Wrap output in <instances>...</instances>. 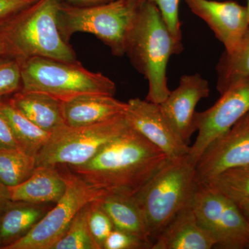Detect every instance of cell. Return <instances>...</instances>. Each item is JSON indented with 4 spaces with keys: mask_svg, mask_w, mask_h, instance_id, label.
<instances>
[{
    "mask_svg": "<svg viewBox=\"0 0 249 249\" xmlns=\"http://www.w3.org/2000/svg\"><path fill=\"white\" fill-rule=\"evenodd\" d=\"M168 160L158 147L129 127L89 161L70 168L93 186L134 196Z\"/></svg>",
    "mask_w": 249,
    "mask_h": 249,
    "instance_id": "cell-1",
    "label": "cell"
},
{
    "mask_svg": "<svg viewBox=\"0 0 249 249\" xmlns=\"http://www.w3.org/2000/svg\"><path fill=\"white\" fill-rule=\"evenodd\" d=\"M127 109V103L101 93H84L62 101L64 120L71 127L105 122L124 115Z\"/></svg>",
    "mask_w": 249,
    "mask_h": 249,
    "instance_id": "cell-15",
    "label": "cell"
},
{
    "mask_svg": "<svg viewBox=\"0 0 249 249\" xmlns=\"http://www.w3.org/2000/svg\"><path fill=\"white\" fill-rule=\"evenodd\" d=\"M157 6L170 34L178 42L182 43V33L179 20L181 0H147Z\"/></svg>",
    "mask_w": 249,
    "mask_h": 249,
    "instance_id": "cell-28",
    "label": "cell"
},
{
    "mask_svg": "<svg viewBox=\"0 0 249 249\" xmlns=\"http://www.w3.org/2000/svg\"><path fill=\"white\" fill-rule=\"evenodd\" d=\"M126 119L134 130L175 160L188 155L190 146L178 137L160 110V105L141 98L127 102Z\"/></svg>",
    "mask_w": 249,
    "mask_h": 249,
    "instance_id": "cell-12",
    "label": "cell"
},
{
    "mask_svg": "<svg viewBox=\"0 0 249 249\" xmlns=\"http://www.w3.org/2000/svg\"><path fill=\"white\" fill-rule=\"evenodd\" d=\"M129 127L124 114L85 127L64 126L52 134L48 142L36 156V166L85 164Z\"/></svg>",
    "mask_w": 249,
    "mask_h": 249,
    "instance_id": "cell-7",
    "label": "cell"
},
{
    "mask_svg": "<svg viewBox=\"0 0 249 249\" xmlns=\"http://www.w3.org/2000/svg\"><path fill=\"white\" fill-rule=\"evenodd\" d=\"M98 201L115 229L129 232L153 245L145 217L134 196L109 193Z\"/></svg>",
    "mask_w": 249,
    "mask_h": 249,
    "instance_id": "cell-19",
    "label": "cell"
},
{
    "mask_svg": "<svg viewBox=\"0 0 249 249\" xmlns=\"http://www.w3.org/2000/svg\"><path fill=\"white\" fill-rule=\"evenodd\" d=\"M45 212L41 204L10 201L0 213V249H4L24 237Z\"/></svg>",
    "mask_w": 249,
    "mask_h": 249,
    "instance_id": "cell-20",
    "label": "cell"
},
{
    "mask_svg": "<svg viewBox=\"0 0 249 249\" xmlns=\"http://www.w3.org/2000/svg\"><path fill=\"white\" fill-rule=\"evenodd\" d=\"M9 103L36 125L50 133L66 125L62 101L48 93L20 89L14 93Z\"/></svg>",
    "mask_w": 249,
    "mask_h": 249,
    "instance_id": "cell-18",
    "label": "cell"
},
{
    "mask_svg": "<svg viewBox=\"0 0 249 249\" xmlns=\"http://www.w3.org/2000/svg\"><path fill=\"white\" fill-rule=\"evenodd\" d=\"M247 164L249 112L206 147L196 165V183H207L225 170Z\"/></svg>",
    "mask_w": 249,
    "mask_h": 249,
    "instance_id": "cell-11",
    "label": "cell"
},
{
    "mask_svg": "<svg viewBox=\"0 0 249 249\" xmlns=\"http://www.w3.org/2000/svg\"><path fill=\"white\" fill-rule=\"evenodd\" d=\"M0 150H20L9 123L0 110Z\"/></svg>",
    "mask_w": 249,
    "mask_h": 249,
    "instance_id": "cell-31",
    "label": "cell"
},
{
    "mask_svg": "<svg viewBox=\"0 0 249 249\" xmlns=\"http://www.w3.org/2000/svg\"><path fill=\"white\" fill-rule=\"evenodd\" d=\"M64 1L76 5H93L102 4L112 0H64Z\"/></svg>",
    "mask_w": 249,
    "mask_h": 249,
    "instance_id": "cell-33",
    "label": "cell"
},
{
    "mask_svg": "<svg viewBox=\"0 0 249 249\" xmlns=\"http://www.w3.org/2000/svg\"><path fill=\"white\" fill-rule=\"evenodd\" d=\"M89 204L77 213L65 235L52 249H99L89 229Z\"/></svg>",
    "mask_w": 249,
    "mask_h": 249,
    "instance_id": "cell-25",
    "label": "cell"
},
{
    "mask_svg": "<svg viewBox=\"0 0 249 249\" xmlns=\"http://www.w3.org/2000/svg\"><path fill=\"white\" fill-rule=\"evenodd\" d=\"M98 200L90 203L89 224L95 242L99 249H103L106 239L115 228Z\"/></svg>",
    "mask_w": 249,
    "mask_h": 249,
    "instance_id": "cell-26",
    "label": "cell"
},
{
    "mask_svg": "<svg viewBox=\"0 0 249 249\" xmlns=\"http://www.w3.org/2000/svg\"><path fill=\"white\" fill-rule=\"evenodd\" d=\"M209 93V82L199 73L183 75L178 88L170 91L168 97L159 104L175 133L187 145L196 132L194 119L196 105Z\"/></svg>",
    "mask_w": 249,
    "mask_h": 249,
    "instance_id": "cell-14",
    "label": "cell"
},
{
    "mask_svg": "<svg viewBox=\"0 0 249 249\" xmlns=\"http://www.w3.org/2000/svg\"><path fill=\"white\" fill-rule=\"evenodd\" d=\"M142 0H112L102 4L76 5L60 0L59 31L68 42L76 33L93 34L113 55L125 54L127 38Z\"/></svg>",
    "mask_w": 249,
    "mask_h": 249,
    "instance_id": "cell-4",
    "label": "cell"
},
{
    "mask_svg": "<svg viewBox=\"0 0 249 249\" xmlns=\"http://www.w3.org/2000/svg\"><path fill=\"white\" fill-rule=\"evenodd\" d=\"M8 57V51L4 40L0 36V59Z\"/></svg>",
    "mask_w": 249,
    "mask_h": 249,
    "instance_id": "cell-35",
    "label": "cell"
},
{
    "mask_svg": "<svg viewBox=\"0 0 249 249\" xmlns=\"http://www.w3.org/2000/svg\"><path fill=\"white\" fill-rule=\"evenodd\" d=\"M249 112V78L242 80L221 94L214 106L196 111L194 124L198 135L186 157L196 166L203 152L219 136Z\"/></svg>",
    "mask_w": 249,
    "mask_h": 249,
    "instance_id": "cell-10",
    "label": "cell"
},
{
    "mask_svg": "<svg viewBox=\"0 0 249 249\" xmlns=\"http://www.w3.org/2000/svg\"><path fill=\"white\" fill-rule=\"evenodd\" d=\"M0 110L9 123L20 150L36 157L52 133L36 125L9 102L0 101Z\"/></svg>",
    "mask_w": 249,
    "mask_h": 249,
    "instance_id": "cell-21",
    "label": "cell"
},
{
    "mask_svg": "<svg viewBox=\"0 0 249 249\" xmlns=\"http://www.w3.org/2000/svg\"><path fill=\"white\" fill-rule=\"evenodd\" d=\"M236 203L238 205L239 208L249 224V199H243Z\"/></svg>",
    "mask_w": 249,
    "mask_h": 249,
    "instance_id": "cell-34",
    "label": "cell"
},
{
    "mask_svg": "<svg viewBox=\"0 0 249 249\" xmlns=\"http://www.w3.org/2000/svg\"><path fill=\"white\" fill-rule=\"evenodd\" d=\"M66 182L56 167L36 166L27 179L16 186L8 187L11 201L31 204L57 203L66 191Z\"/></svg>",
    "mask_w": 249,
    "mask_h": 249,
    "instance_id": "cell-17",
    "label": "cell"
},
{
    "mask_svg": "<svg viewBox=\"0 0 249 249\" xmlns=\"http://www.w3.org/2000/svg\"><path fill=\"white\" fill-rule=\"evenodd\" d=\"M22 89L20 64L10 57L0 59V101L6 95Z\"/></svg>",
    "mask_w": 249,
    "mask_h": 249,
    "instance_id": "cell-27",
    "label": "cell"
},
{
    "mask_svg": "<svg viewBox=\"0 0 249 249\" xmlns=\"http://www.w3.org/2000/svg\"><path fill=\"white\" fill-rule=\"evenodd\" d=\"M60 0H37L0 27L8 57L21 62L33 57L76 61L58 25Z\"/></svg>",
    "mask_w": 249,
    "mask_h": 249,
    "instance_id": "cell-3",
    "label": "cell"
},
{
    "mask_svg": "<svg viewBox=\"0 0 249 249\" xmlns=\"http://www.w3.org/2000/svg\"><path fill=\"white\" fill-rule=\"evenodd\" d=\"M216 71L220 94L239 81L249 78V28L233 52L222 54Z\"/></svg>",
    "mask_w": 249,
    "mask_h": 249,
    "instance_id": "cell-22",
    "label": "cell"
},
{
    "mask_svg": "<svg viewBox=\"0 0 249 249\" xmlns=\"http://www.w3.org/2000/svg\"><path fill=\"white\" fill-rule=\"evenodd\" d=\"M152 245L137 236L114 229L106 239L103 249H152Z\"/></svg>",
    "mask_w": 249,
    "mask_h": 249,
    "instance_id": "cell-29",
    "label": "cell"
},
{
    "mask_svg": "<svg viewBox=\"0 0 249 249\" xmlns=\"http://www.w3.org/2000/svg\"><path fill=\"white\" fill-rule=\"evenodd\" d=\"M193 206L198 221L215 242V248L249 249V224L235 201L197 183Z\"/></svg>",
    "mask_w": 249,
    "mask_h": 249,
    "instance_id": "cell-9",
    "label": "cell"
},
{
    "mask_svg": "<svg viewBox=\"0 0 249 249\" xmlns=\"http://www.w3.org/2000/svg\"><path fill=\"white\" fill-rule=\"evenodd\" d=\"M11 201L9 188L0 182V213L2 212L7 204Z\"/></svg>",
    "mask_w": 249,
    "mask_h": 249,
    "instance_id": "cell-32",
    "label": "cell"
},
{
    "mask_svg": "<svg viewBox=\"0 0 249 249\" xmlns=\"http://www.w3.org/2000/svg\"><path fill=\"white\" fill-rule=\"evenodd\" d=\"M37 0H0V27Z\"/></svg>",
    "mask_w": 249,
    "mask_h": 249,
    "instance_id": "cell-30",
    "label": "cell"
},
{
    "mask_svg": "<svg viewBox=\"0 0 249 249\" xmlns=\"http://www.w3.org/2000/svg\"><path fill=\"white\" fill-rule=\"evenodd\" d=\"M201 184L207 185L235 202L249 199V164L225 170Z\"/></svg>",
    "mask_w": 249,
    "mask_h": 249,
    "instance_id": "cell-24",
    "label": "cell"
},
{
    "mask_svg": "<svg viewBox=\"0 0 249 249\" xmlns=\"http://www.w3.org/2000/svg\"><path fill=\"white\" fill-rule=\"evenodd\" d=\"M213 248L215 242L198 221L193 202L170 221L156 237L152 247V249Z\"/></svg>",
    "mask_w": 249,
    "mask_h": 249,
    "instance_id": "cell-16",
    "label": "cell"
},
{
    "mask_svg": "<svg viewBox=\"0 0 249 249\" xmlns=\"http://www.w3.org/2000/svg\"><path fill=\"white\" fill-rule=\"evenodd\" d=\"M247 5L246 6H247V10H248L249 16V0H247Z\"/></svg>",
    "mask_w": 249,
    "mask_h": 249,
    "instance_id": "cell-36",
    "label": "cell"
},
{
    "mask_svg": "<svg viewBox=\"0 0 249 249\" xmlns=\"http://www.w3.org/2000/svg\"><path fill=\"white\" fill-rule=\"evenodd\" d=\"M183 45L174 38L155 4L142 0L126 45L136 70L148 83L146 99L160 104L168 97L167 69L174 54L181 53Z\"/></svg>",
    "mask_w": 249,
    "mask_h": 249,
    "instance_id": "cell-2",
    "label": "cell"
},
{
    "mask_svg": "<svg viewBox=\"0 0 249 249\" xmlns=\"http://www.w3.org/2000/svg\"><path fill=\"white\" fill-rule=\"evenodd\" d=\"M196 187V166L186 156L168 160L134 195L152 243L170 221L193 202Z\"/></svg>",
    "mask_w": 249,
    "mask_h": 249,
    "instance_id": "cell-5",
    "label": "cell"
},
{
    "mask_svg": "<svg viewBox=\"0 0 249 249\" xmlns=\"http://www.w3.org/2000/svg\"><path fill=\"white\" fill-rule=\"evenodd\" d=\"M36 168L35 157L20 150H0V182L16 186L27 179Z\"/></svg>",
    "mask_w": 249,
    "mask_h": 249,
    "instance_id": "cell-23",
    "label": "cell"
},
{
    "mask_svg": "<svg viewBox=\"0 0 249 249\" xmlns=\"http://www.w3.org/2000/svg\"><path fill=\"white\" fill-rule=\"evenodd\" d=\"M61 174L67 186L61 199L30 231L4 249H52L65 235L80 210L110 193L93 186L76 173L65 172Z\"/></svg>",
    "mask_w": 249,
    "mask_h": 249,
    "instance_id": "cell-8",
    "label": "cell"
},
{
    "mask_svg": "<svg viewBox=\"0 0 249 249\" xmlns=\"http://www.w3.org/2000/svg\"><path fill=\"white\" fill-rule=\"evenodd\" d=\"M22 90L48 93L64 101L84 93L114 96L116 84L101 73L85 69L79 62L33 57L19 62Z\"/></svg>",
    "mask_w": 249,
    "mask_h": 249,
    "instance_id": "cell-6",
    "label": "cell"
},
{
    "mask_svg": "<svg viewBox=\"0 0 249 249\" xmlns=\"http://www.w3.org/2000/svg\"><path fill=\"white\" fill-rule=\"evenodd\" d=\"M193 14L200 18L224 45L225 52L231 53L238 46L249 28L247 6L233 1L185 0Z\"/></svg>",
    "mask_w": 249,
    "mask_h": 249,
    "instance_id": "cell-13",
    "label": "cell"
}]
</instances>
